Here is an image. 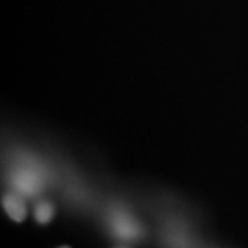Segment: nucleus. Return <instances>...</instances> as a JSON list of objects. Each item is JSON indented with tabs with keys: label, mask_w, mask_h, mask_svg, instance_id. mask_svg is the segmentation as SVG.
Masks as SVG:
<instances>
[{
	"label": "nucleus",
	"mask_w": 248,
	"mask_h": 248,
	"mask_svg": "<svg viewBox=\"0 0 248 248\" xmlns=\"http://www.w3.org/2000/svg\"><path fill=\"white\" fill-rule=\"evenodd\" d=\"M114 228H115L116 233L122 238H132L136 237L138 233L137 225L126 217H124V218L121 217L120 219H117L116 224H114Z\"/></svg>",
	"instance_id": "3"
},
{
	"label": "nucleus",
	"mask_w": 248,
	"mask_h": 248,
	"mask_svg": "<svg viewBox=\"0 0 248 248\" xmlns=\"http://www.w3.org/2000/svg\"><path fill=\"white\" fill-rule=\"evenodd\" d=\"M60 248H71V247H69V246H62V247H60Z\"/></svg>",
	"instance_id": "4"
},
{
	"label": "nucleus",
	"mask_w": 248,
	"mask_h": 248,
	"mask_svg": "<svg viewBox=\"0 0 248 248\" xmlns=\"http://www.w3.org/2000/svg\"><path fill=\"white\" fill-rule=\"evenodd\" d=\"M2 206L8 216L15 222H23L27 217V207L22 198L14 193H7L2 198Z\"/></svg>",
	"instance_id": "1"
},
{
	"label": "nucleus",
	"mask_w": 248,
	"mask_h": 248,
	"mask_svg": "<svg viewBox=\"0 0 248 248\" xmlns=\"http://www.w3.org/2000/svg\"><path fill=\"white\" fill-rule=\"evenodd\" d=\"M54 216V207L48 201H40L35 207V218L40 224H47Z\"/></svg>",
	"instance_id": "2"
}]
</instances>
